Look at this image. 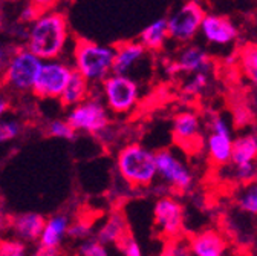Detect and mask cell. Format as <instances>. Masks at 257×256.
I'll return each instance as SVG.
<instances>
[{
    "mask_svg": "<svg viewBox=\"0 0 257 256\" xmlns=\"http://www.w3.org/2000/svg\"><path fill=\"white\" fill-rule=\"evenodd\" d=\"M230 172V178L236 181L237 184H245L249 181H254L257 178V163H246V164H227L223 166Z\"/></svg>",
    "mask_w": 257,
    "mask_h": 256,
    "instance_id": "obj_25",
    "label": "cell"
},
{
    "mask_svg": "<svg viewBox=\"0 0 257 256\" xmlns=\"http://www.w3.org/2000/svg\"><path fill=\"white\" fill-rule=\"evenodd\" d=\"M2 232H4V222L0 221V239H2Z\"/></svg>",
    "mask_w": 257,
    "mask_h": 256,
    "instance_id": "obj_38",
    "label": "cell"
},
{
    "mask_svg": "<svg viewBox=\"0 0 257 256\" xmlns=\"http://www.w3.org/2000/svg\"><path fill=\"white\" fill-rule=\"evenodd\" d=\"M236 206L240 212L255 216L257 215V180L242 184L236 194Z\"/></svg>",
    "mask_w": 257,
    "mask_h": 256,
    "instance_id": "obj_23",
    "label": "cell"
},
{
    "mask_svg": "<svg viewBox=\"0 0 257 256\" xmlns=\"http://www.w3.org/2000/svg\"><path fill=\"white\" fill-rule=\"evenodd\" d=\"M71 42L68 19L61 11L46 10L29 23L26 31V48L42 60L60 58Z\"/></svg>",
    "mask_w": 257,
    "mask_h": 256,
    "instance_id": "obj_1",
    "label": "cell"
},
{
    "mask_svg": "<svg viewBox=\"0 0 257 256\" xmlns=\"http://www.w3.org/2000/svg\"><path fill=\"white\" fill-rule=\"evenodd\" d=\"M7 60H8V55H7V52H5L2 48H0V74H2V71H4V66H5Z\"/></svg>",
    "mask_w": 257,
    "mask_h": 256,
    "instance_id": "obj_37",
    "label": "cell"
},
{
    "mask_svg": "<svg viewBox=\"0 0 257 256\" xmlns=\"http://www.w3.org/2000/svg\"><path fill=\"white\" fill-rule=\"evenodd\" d=\"M10 99H8V95L0 89V120H2L5 117V114L10 111Z\"/></svg>",
    "mask_w": 257,
    "mask_h": 256,
    "instance_id": "obj_35",
    "label": "cell"
},
{
    "mask_svg": "<svg viewBox=\"0 0 257 256\" xmlns=\"http://www.w3.org/2000/svg\"><path fill=\"white\" fill-rule=\"evenodd\" d=\"M211 57L208 52L195 43H187L178 55V60L172 65V72H182L191 75L196 72H210L211 71Z\"/></svg>",
    "mask_w": 257,
    "mask_h": 256,
    "instance_id": "obj_16",
    "label": "cell"
},
{
    "mask_svg": "<svg viewBox=\"0 0 257 256\" xmlns=\"http://www.w3.org/2000/svg\"><path fill=\"white\" fill-rule=\"evenodd\" d=\"M207 121L208 135L205 137V150L210 161L223 167L231 163L233 153V126L220 114H210Z\"/></svg>",
    "mask_w": 257,
    "mask_h": 256,
    "instance_id": "obj_7",
    "label": "cell"
},
{
    "mask_svg": "<svg viewBox=\"0 0 257 256\" xmlns=\"http://www.w3.org/2000/svg\"><path fill=\"white\" fill-rule=\"evenodd\" d=\"M101 97L112 114L132 112L140 102L138 81L131 75L112 72L101 83Z\"/></svg>",
    "mask_w": 257,
    "mask_h": 256,
    "instance_id": "obj_5",
    "label": "cell"
},
{
    "mask_svg": "<svg viewBox=\"0 0 257 256\" xmlns=\"http://www.w3.org/2000/svg\"><path fill=\"white\" fill-rule=\"evenodd\" d=\"M48 134L52 138H61V140L72 141V140H75L78 132L74 129L72 124L68 121V118H64V120L57 118V120H52L48 124Z\"/></svg>",
    "mask_w": 257,
    "mask_h": 256,
    "instance_id": "obj_27",
    "label": "cell"
},
{
    "mask_svg": "<svg viewBox=\"0 0 257 256\" xmlns=\"http://www.w3.org/2000/svg\"><path fill=\"white\" fill-rule=\"evenodd\" d=\"M22 131V124L17 120H0V143H5V141H11L14 140Z\"/></svg>",
    "mask_w": 257,
    "mask_h": 256,
    "instance_id": "obj_30",
    "label": "cell"
},
{
    "mask_svg": "<svg viewBox=\"0 0 257 256\" xmlns=\"http://www.w3.org/2000/svg\"><path fill=\"white\" fill-rule=\"evenodd\" d=\"M138 40L150 51V52H159L163 49L167 42L170 40L169 34V25L167 19H158L149 23L138 37Z\"/></svg>",
    "mask_w": 257,
    "mask_h": 256,
    "instance_id": "obj_20",
    "label": "cell"
},
{
    "mask_svg": "<svg viewBox=\"0 0 257 256\" xmlns=\"http://www.w3.org/2000/svg\"><path fill=\"white\" fill-rule=\"evenodd\" d=\"M116 169L128 186L149 187L158 178L156 153L138 143L125 144L116 155Z\"/></svg>",
    "mask_w": 257,
    "mask_h": 256,
    "instance_id": "obj_2",
    "label": "cell"
},
{
    "mask_svg": "<svg viewBox=\"0 0 257 256\" xmlns=\"http://www.w3.org/2000/svg\"><path fill=\"white\" fill-rule=\"evenodd\" d=\"M40 14H42V10H40L36 4H32L31 0H29V4H26V5L23 7L22 13H20V20L29 25V23L34 22Z\"/></svg>",
    "mask_w": 257,
    "mask_h": 256,
    "instance_id": "obj_33",
    "label": "cell"
},
{
    "mask_svg": "<svg viewBox=\"0 0 257 256\" xmlns=\"http://www.w3.org/2000/svg\"><path fill=\"white\" fill-rule=\"evenodd\" d=\"M199 34L210 45L230 46L236 42L239 31L237 26L228 17L219 14H205Z\"/></svg>",
    "mask_w": 257,
    "mask_h": 256,
    "instance_id": "obj_13",
    "label": "cell"
},
{
    "mask_svg": "<svg viewBox=\"0 0 257 256\" xmlns=\"http://www.w3.org/2000/svg\"><path fill=\"white\" fill-rule=\"evenodd\" d=\"M249 106L254 115H257V86H254V92H252V97L249 100Z\"/></svg>",
    "mask_w": 257,
    "mask_h": 256,
    "instance_id": "obj_36",
    "label": "cell"
},
{
    "mask_svg": "<svg viewBox=\"0 0 257 256\" xmlns=\"http://www.w3.org/2000/svg\"><path fill=\"white\" fill-rule=\"evenodd\" d=\"M43 61L39 55H36L26 46L17 48L4 66V71L0 74V81L7 88L17 91V92H28L34 88Z\"/></svg>",
    "mask_w": 257,
    "mask_h": 256,
    "instance_id": "obj_4",
    "label": "cell"
},
{
    "mask_svg": "<svg viewBox=\"0 0 257 256\" xmlns=\"http://www.w3.org/2000/svg\"><path fill=\"white\" fill-rule=\"evenodd\" d=\"M158 178L173 192L184 194L193 186V174L184 159L170 149L156 152Z\"/></svg>",
    "mask_w": 257,
    "mask_h": 256,
    "instance_id": "obj_10",
    "label": "cell"
},
{
    "mask_svg": "<svg viewBox=\"0 0 257 256\" xmlns=\"http://www.w3.org/2000/svg\"><path fill=\"white\" fill-rule=\"evenodd\" d=\"M74 71V66L61 58L45 60L32 92L42 100L60 99Z\"/></svg>",
    "mask_w": 257,
    "mask_h": 256,
    "instance_id": "obj_9",
    "label": "cell"
},
{
    "mask_svg": "<svg viewBox=\"0 0 257 256\" xmlns=\"http://www.w3.org/2000/svg\"><path fill=\"white\" fill-rule=\"evenodd\" d=\"M149 52L150 51L140 40H127L115 45L113 72L131 75L146 60Z\"/></svg>",
    "mask_w": 257,
    "mask_h": 256,
    "instance_id": "obj_15",
    "label": "cell"
},
{
    "mask_svg": "<svg viewBox=\"0 0 257 256\" xmlns=\"http://www.w3.org/2000/svg\"><path fill=\"white\" fill-rule=\"evenodd\" d=\"M115 46L100 45L87 39L74 42V69L84 75L90 83H101L113 72Z\"/></svg>",
    "mask_w": 257,
    "mask_h": 256,
    "instance_id": "obj_3",
    "label": "cell"
},
{
    "mask_svg": "<svg viewBox=\"0 0 257 256\" xmlns=\"http://www.w3.org/2000/svg\"><path fill=\"white\" fill-rule=\"evenodd\" d=\"M11 2H20V0H11Z\"/></svg>",
    "mask_w": 257,
    "mask_h": 256,
    "instance_id": "obj_39",
    "label": "cell"
},
{
    "mask_svg": "<svg viewBox=\"0 0 257 256\" xmlns=\"http://www.w3.org/2000/svg\"><path fill=\"white\" fill-rule=\"evenodd\" d=\"M78 253L83 256H107V244H104L98 238H86L81 241L78 247Z\"/></svg>",
    "mask_w": 257,
    "mask_h": 256,
    "instance_id": "obj_28",
    "label": "cell"
},
{
    "mask_svg": "<svg viewBox=\"0 0 257 256\" xmlns=\"http://www.w3.org/2000/svg\"><path fill=\"white\" fill-rule=\"evenodd\" d=\"M190 253L195 256H222L228 251V241L219 230H202L188 238Z\"/></svg>",
    "mask_w": 257,
    "mask_h": 256,
    "instance_id": "obj_17",
    "label": "cell"
},
{
    "mask_svg": "<svg viewBox=\"0 0 257 256\" xmlns=\"http://www.w3.org/2000/svg\"><path fill=\"white\" fill-rule=\"evenodd\" d=\"M239 65L243 77L257 86V45H245L239 52Z\"/></svg>",
    "mask_w": 257,
    "mask_h": 256,
    "instance_id": "obj_24",
    "label": "cell"
},
{
    "mask_svg": "<svg viewBox=\"0 0 257 256\" xmlns=\"http://www.w3.org/2000/svg\"><path fill=\"white\" fill-rule=\"evenodd\" d=\"M205 10L199 0H187L167 17L170 40L187 45L201 33Z\"/></svg>",
    "mask_w": 257,
    "mask_h": 256,
    "instance_id": "obj_8",
    "label": "cell"
},
{
    "mask_svg": "<svg viewBox=\"0 0 257 256\" xmlns=\"http://www.w3.org/2000/svg\"><path fill=\"white\" fill-rule=\"evenodd\" d=\"M66 118L77 132H86L90 135H101L110 126L109 108L104 100L93 95L69 108Z\"/></svg>",
    "mask_w": 257,
    "mask_h": 256,
    "instance_id": "obj_6",
    "label": "cell"
},
{
    "mask_svg": "<svg viewBox=\"0 0 257 256\" xmlns=\"http://www.w3.org/2000/svg\"><path fill=\"white\" fill-rule=\"evenodd\" d=\"M153 221L159 235L166 239L179 238L185 226V213L182 204L173 195L159 197L153 206Z\"/></svg>",
    "mask_w": 257,
    "mask_h": 256,
    "instance_id": "obj_11",
    "label": "cell"
},
{
    "mask_svg": "<svg viewBox=\"0 0 257 256\" xmlns=\"http://www.w3.org/2000/svg\"><path fill=\"white\" fill-rule=\"evenodd\" d=\"M32 4H36L42 11H46V10H54L61 0H31Z\"/></svg>",
    "mask_w": 257,
    "mask_h": 256,
    "instance_id": "obj_34",
    "label": "cell"
},
{
    "mask_svg": "<svg viewBox=\"0 0 257 256\" xmlns=\"http://www.w3.org/2000/svg\"><path fill=\"white\" fill-rule=\"evenodd\" d=\"M71 219L66 215H54L46 219L43 232L39 239L37 254H58L64 238L69 233Z\"/></svg>",
    "mask_w": 257,
    "mask_h": 256,
    "instance_id": "obj_14",
    "label": "cell"
},
{
    "mask_svg": "<svg viewBox=\"0 0 257 256\" xmlns=\"http://www.w3.org/2000/svg\"><path fill=\"white\" fill-rule=\"evenodd\" d=\"M116 248L125 254V256H140L143 254V250H141V245L138 244V241L131 235V232H128L118 244H116Z\"/></svg>",
    "mask_w": 257,
    "mask_h": 256,
    "instance_id": "obj_31",
    "label": "cell"
},
{
    "mask_svg": "<svg viewBox=\"0 0 257 256\" xmlns=\"http://www.w3.org/2000/svg\"><path fill=\"white\" fill-rule=\"evenodd\" d=\"M128 233V226L124 215L121 212H113L109 215L106 222L96 233V238L101 239L104 244L116 245L125 235Z\"/></svg>",
    "mask_w": 257,
    "mask_h": 256,
    "instance_id": "obj_22",
    "label": "cell"
},
{
    "mask_svg": "<svg viewBox=\"0 0 257 256\" xmlns=\"http://www.w3.org/2000/svg\"><path fill=\"white\" fill-rule=\"evenodd\" d=\"M90 222L84 221V219H80V221H75V222H71V227H69V233L68 236L74 238V239H86L90 236Z\"/></svg>",
    "mask_w": 257,
    "mask_h": 256,
    "instance_id": "obj_32",
    "label": "cell"
},
{
    "mask_svg": "<svg viewBox=\"0 0 257 256\" xmlns=\"http://www.w3.org/2000/svg\"><path fill=\"white\" fill-rule=\"evenodd\" d=\"M231 163L233 164L257 163V134L248 132L234 138Z\"/></svg>",
    "mask_w": 257,
    "mask_h": 256,
    "instance_id": "obj_21",
    "label": "cell"
},
{
    "mask_svg": "<svg viewBox=\"0 0 257 256\" xmlns=\"http://www.w3.org/2000/svg\"><path fill=\"white\" fill-rule=\"evenodd\" d=\"M46 219L34 212L29 213H22L17 215L11 219V229L16 238L25 241L26 244L29 242H39L40 235L43 232Z\"/></svg>",
    "mask_w": 257,
    "mask_h": 256,
    "instance_id": "obj_18",
    "label": "cell"
},
{
    "mask_svg": "<svg viewBox=\"0 0 257 256\" xmlns=\"http://www.w3.org/2000/svg\"><path fill=\"white\" fill-rule=\"evenodd\" d=\"M208 81H210V72H196V74H191L184 81L182 92L185 95H190V97H195V95H199L201 92H204L207 89Z\"/></svg>",
    "mask_w": 257,
    "mask_h": 256,
    "instance_id": "obj_26",
    "label": "cell"
},
{
    "mask_svg": "<svg viewBox=\"0 0 257 256\" xmlns=\"http://www.w3.org/2000/svg\"><path fill=\"white\" fill-rule=\"evenodd\" d=\"M92 84L84 75H81L80 72L74 71L71 80L68 81L66 88H64L61 97L58 99L61 102V105L64 108H72L81 102H84L86 99H89L92 95Z\"/></svg>",
    "mask_w": 257,
    "mask_h": 256,
    "instance_id": "obj_19",
    "label": "cell"
},
{
    "mask_svg": "<svg viewBox=\"0 0 257 256\" xmlns=\"http://www.w3.org/2000/svg\"><path fill=\"white\" fill-rule=\"evenodd\" d=\"M26 253V242L19 238L0 239V256H22Z\"/></svg>",
    "mask_w": 257,
    "mask_h": 256,
    "instance_id": "obj_29",
    "label": "cell"
},
{
    "mask_svg": "<svg viewBox=\"0 0 257 256\" xmlns=\"http://www.w3.org/2000/svg\"><path fill=\"white\" fill-rule=\"evenodd\" d=\"M173 141L185 152H198L205 147L202 121L195 111H182L173 118Z\"/></svg>",
    "mask_w": 257,
    "mask_h": 256,
    "instance_id": "obj_12",
    "label": "cell"
}]
</instances>
